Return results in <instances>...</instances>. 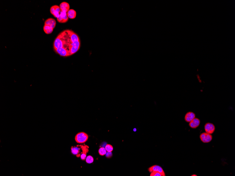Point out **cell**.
<instances>
[{
    "mask_svg": "<svg viewBox=\"0 0 235 176\" xmlns=\"http://www.w3.org/2000/svg\"><path fill=\"white\" fill-rule=\"evenodd\" d=\"M88 136L84 132L78 133L75 137V140L78 143H84L87 141Z\"/></svg>",
    "mask_w": 235,
    "mask_h": 176,
    "instance_id": "6da1fadb",
    "label": "cell"
},
{
    "mask_svg": "<svg viewBox=\"0 0 235 176\" xmlns=\"http://www.w3.org/2000/svg\"><path fill=\"white\" fill-rule=\"evenodd\" d=\"M200 138L201 141L204 143L209 142L212 139V136L210 134L207 133H203L201 134Z\"/></svg>",
    "mask_w": 235,
    "mask_h": 176,
    "instance_id": "7a4b0ae2",
    "label": "cell"
},
{
    "mask_svg": "<svg viewBox=\"0 0 235 176\" xmlns=\"http://www.w3.org/2000/svg\"><path fill=\"white\" fill-rule=\"evenodd\" d=\"M148 171L150 173L154 171L158 172L163 174V176H166L165 172L164 171L162 168L158 165H154L148 169Z\"/></svg>",
    "mask_w": 235,
    "mask_h": 176,
    "instance_id": "3957f363",
    "label": "cell"
},
{
    "mask_svg": "<svg viewBox=\"0 0 235 176\" xmlns=\"http://www.w3.org/2000/svg\"><path fill=\"white\" fill-rule=\"evenodd\" d=\"M205 129L206 133L209 134L213 133L215 130V127L212 123H208L205 126Z\"/></svg>",
    "mask_w": 235,
    "mask_h": 176,
    "instance_id": "277c9868",
    "label": "cell"
},
{
    "mask_svg": "<svg viewBox=\"0 0 235 176\" xmlns=\"http://www.w3.org/2000/svg\"><path fill=\"white\" fill-rule=\"evenodd\" d=\"M61 11L64 13H67L70 10V5L69 3L66 2L61 3L60 5Z\"/></svg>",
    "mask_w": 235,
    "mask_h": 176,
    "instance_id": "5b68a950",
    "label": "cell"
},
{
    "mask_svg": "<svg viewBox=\"0 0 235 176\" xmlns=\"http://www.w3.org/2000/svg\"><path fill=\"white\" fill-rule=\"evenodd\" d=\"M200 121L199 119L195 118L189 123V126L192 128L195 129L199 127L200 124Z\"/></svg>",
    "mask_w": 235,
    "mask_h": 176,
    "instance_id": "8992f818",
    "label": "cell"
},
{
    "mask_svg": "<svg viewBox=\"0 0 235 176\" xmlns=\"http://www.w3.org/2000/svg\"><path fill=\"white\" fill-rule=\"evenodd\" d=\"M56 21L54 19L52 18H49L47 19L44 22V25H47L50 26L53 29H54L56 26Z\"/></svg>",
    "mask_w": 235,
    "mask_h": 176,
    "instance_id": "52a82bcc",
    "label": "cell"
},
{
    "mask_svg": "<svg viewBox=\"0 0 235 176\" xmlns=\"http://www.w3.org/2000/svg\"><path fill=\"white\" fill-rule=\"evenodd\" d=\"M195 115L194 113L192 112H189L187 113L185 116V120L187 122H190L193 119L195 118Z\"/></svg>",
    "mask_w": 235,
    "mask_h": 176,
    "instance_id": "ba28073f",
    "label": "cell"
},
{
    "mask_svg": "<svg viewBox=\"0 0 235 176\" xmlns=\"http://www.w3.org/2000/svg\"><path fill=\"white\" fill-rule=\"evenodd\" d=\"M67 15L69 18L74 19L77 16L76 11L73 9H70L67 13Z\"/></svg>",
    "mask_w": 235,
    "mask_h": 176,
    "instance_id": "9c48e42d",
    "label": "cell"
},
{
    "mask_svg": "<svg viewBox=\"0 0 235 176\" xmlns=\"http://www.w3.org/2000/svg\"><path fill=\"white\" fill-rule=\"evenodd\" d=\"M54 29L50 26L44 25L43 26V30L47 34H50L53 32Z\"/></svg>",
    "mask_w": 235,
    "mask_h": 176,
    "instance_id": "30bf717a",
    "label": "cell"
},
{
    "mask_svg": "<svg viewBox=\"0 0 235 176\" xmlns=\"http://www.w3.org/2000/svg\"><path fill=\"white\" fill-rule=\"evenodd\" d=\"M55 11H57V12H59L60 13L61 12V9H60V7L59 6L55 5L51 7V8H50V12L52 15H53V13Z\"/></svg>",
    "mask_w": 235,
    "mask_h": 176,
    "instance_id": "8fae6325",
    "label": "cell"
},
{
    "mask_svg": "<svg viewBox=\"0 0 235 176\" xmlns=\"http://www.w3.org/2000/svg\"><path fill=\"white\" fill-rule=\"evenodd\" d=\"M80 149L77 147H72L71 152L74 155H77L80 152Z\"/></svg>",
    "mask_w": 235,
    "mask_h": 176,
    "instance_id": "7c38bea8",
    "label": "cell"
},
{
    "mask_svg": "<svg viewBox=\"0 0 235 176\" xmlns=\"http://www.w3.org/2000/svg\"><path fill=\"white\" fill-rule=\"evenodd\" d=\"M60 17L64 20L66 23L68 21L69 18L68 17L67 13H64L61 11L60 13Z\"/></svg>",
    "mask_w": 235,
    "mask_h": 176,
    "instance_id": "4fadbf2b",
    "label": "cell"
},
{
    "mask_svg": "<svg viewBox=\"0 0 235 176\" xmlns=\"http://www.w3.org/2000/svg\"><path fill=\"white\" fill-rule=\"evenodd\" d=\"M107 153V151L105 148L101 147L99 150V153L101 156H104Z\"/></svg>",
    "mask_w": 235,
    "mask_h": 176,
    "instance_id": "5bb4252c",
    "label": "cell"
},
{
    "mask_svg": "<svg viewBox=\"0 0 235 176\" xmlns=\"http://www.w3.org/2000/svg\"><path fill=\"white\" fill-rule=\"evenodd\" d=\"M86 162L90 164L92 163L94 161V159L92 156L89 155L85 159Z\"/></svg>",
    "mask_w": 235,
    "mask_h": 176,
    "instance_id": "9a60e30c",
    "label": "cell"
},
{
    "mask_svg": "<svg viewBox=\"0 0 235 176\" xmlns=\"http://www.w3.org/2000/svg\"><path fill=\"white\" fill-rule=\"evenodd\" d=\"M105 149L107 152H112L113 150V147L111 144H107L106 146Z\"/></svg>",
    "mask_w": 235,
    "mask_h": 176,
    "instance_id": "2e32d148",
    "label": "cell"
},
{
    "mask_svg": "<svg viewBox=\"0 0 235 176\" xmlns=\"http://www.w3.org/2000/svg\"><path fill=\"white\" fill-rule=\"evenodd\" d=\"M150 176H163V174L158 172H152L151 173Z\"/></svg>",
    "mask_w": 235,
    "mask_h": 176,
    "instance_id": "e0dca14e",
    "label": "cell"
},
{
    "mask_svg": "<svg viewBox=\"0 0 235 176\" xmlns=\"http://www.w3.org/2000/svg\"><path fill=\"white\" fill-rule=\"evenodd\" d=\"M106 154V157H107L108 158H111L112 156V152H107Z\"/></svg>",
    "mask_w": 235,
    "mask_h": 176,
    "instance_id": "ac0fdd59",
    "label": "cell"
},
{
    "mask_svg": "<svg viewBox=\"0 0 235 176\" xmlns=\"http://www.w3.org/2000/svg\"><path fill=\"white\" fill-rule=\"evenodd\" d=\"M86 153H82V154L81 155V160H84L86 159Z\"/></svg>",
    "mask_w": 235,
    "mask_h": 176,
    "instance_id": "d6986e66",
    "label": "cell"
},
{
    "mask_svg": "<svg viewBox=\"0 0 235 176\" xmlns=\"http://www.w3.org/2000/svg\"><path fill=\"white\" fill-rule=\"evenodd\" d=\"M197 176V175H194H194H192V176Z\"/></svg>",
    "mask_w": 235,
    "mask_h": 176,
    "instance_id": "ffe728a7",
    "label": "cell"
}]
</instances>
